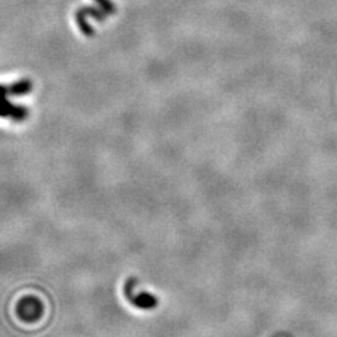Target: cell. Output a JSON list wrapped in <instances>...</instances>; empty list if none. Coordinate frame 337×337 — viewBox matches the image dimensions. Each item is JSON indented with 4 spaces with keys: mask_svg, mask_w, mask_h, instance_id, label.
Segmentation results:
<instances>
[{
    "mask_svg": "<svg viewBox=\"0 0 337 337\" xmlns=\"http://www.w3.org/2000/svg\"><path fill=\"white\" fill-rule=\"evenodd\" d=\"M43 312V305L35 298H27L18 306V313L23 319L35 320L41 316Z\"/></svg>",
    "mask_w": 337,
    "mask_h": 337,
    "instance_id": "obj_1",
    "label": "cell"
},
{
    "mask_svg": "<svg viewBox=\"0 0 337 337\" xmlns=\"http://www.w3.org/2000/svg\"><path fill=\"white\" fill-rule=\"evenodd\" d=\"M128 299H130L132 305H135L137 308H141V309H152L155 308L156 303V298L153 295L146 294V292H142L139 295H132V294H127Z\"/></svg>",
    "mask_w": 337,
    "mask_h": 337,
    "instance_id": "obj_2",
    "label": "cell"
}]
</instances>
